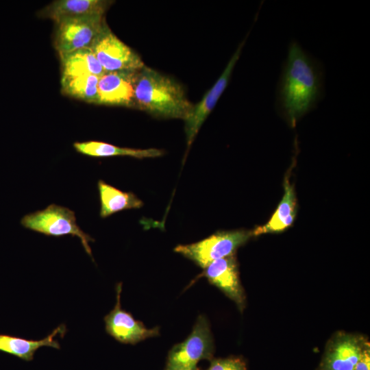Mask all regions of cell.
<instances>
[{
	"mask_svg": "<svg viewBox=\"0 0 370 370\" xmlns=\"http://www.w3.org/2000/svg\"><path fill=\"white\" fill-rule=\"evenodd\" d=\"M66 328L61 325L47 337L38 340H28L23 338L0 334V351L16 356L25 361H32L34 354L42 347L60 349V343L55 337L65 333Z\"/></svg>",
	"mask_w": 370,
	"mask_h": 370,
	"instance_id": "14",
	"label": "cell"
},
{
	"mask_svg": "<svg viewBox=\"0 0 370 370\" xmlns=\"http://www.w3.org/2000/svg\"><path fill=\"white\" fill-rule=\"evenodd\" d=\"M246 40L247 37L239 44L221 75L213 86L205 93L199 102L193 105L191 109L183 119L184 121L187 152L204 122L214 108L219 99L228 86L232 72L241 56Z\"/></svg>",
	"mask_w": 370,
	"mask_h": 370,
	"instance_id": "7",
	"label": "cell"
},
{
	"mask_svg": "<svg viewBox=\"0 0 370 370\" xmlns=\"http://www.w3.org/2000/svg\"><path fill=\"white\" fill-rule=\"evenodd\" d=\"M106 72L139 70L144 66L141 57L121 41L107 25L90 47Z\"/></svg>",
	"mask_w": 370,
	"mask_h": 370,
	"instance_id": "8",
	"label": "cell"
},
{
	"mask_svg": "<svg viewBox=\"0 0 370 370\" xmlns=\"http://www.w3.org/2000/svg\"><path fill=\"white\" fill-rule=\"evenodd\" d=\"M367 344L357 336L338 334L328 345L321 362L322 370H354Z\"/></svg>",
	"mask_w": 370,
	"mask_h": 370,
	"instance_id": "11",
	"label": "cell"
},
{
	"mask_svg": "<svg viewBox=\"0 0 370 370\" xmlns=\"http://www.w3.org/2000/svg\"><path fill=\"white\" fill-rule=\"evenodd\" d=\"M193 104L175 79L144 66L137 72L134 108L161 119H184Z\"/></svg>",
	"mask_w": 370,
	"mask_h": 370,
	"instance_id": "2",
	"label": "cell"
},
{
	"mask_svg": "<svg viewBox=\"0 0 370 370\" xmlns=\"http://www.w3.org/2000/svg\"><path fill=\"white\" fill-rule=\"evenodd\" d=\"M212 353L213 341L208 323L204 317L199 316L190 335L169 351L164 370H199L198 362L210 360Z\"/></svg>",
	"mask_w": 370,
	"mask_h": 370,
	"instance_id": "5",
	"label": "cell"
},
{
	"mask_svg": "<svg viewBox=\"0 0 370 370\" xmlns=\"http://www.w3.org/2000/svg\"><path fill=\"white\" fill-rule=\"evenodd\" d=\"M73 147L77 152L94 158L130 156L138 159H143L156 158L164 154L163 150L159 149H134L121 147L97 140L75 142L73 144Z\"/></svg>",
	"mask_w": 370,
	"mask_h": 370,
	"instance_id": "15",
	"label": "cell"
},
{
	"mask_svg": "<svg viewBox=\"0 0 370 370\" xmlns=\"http://www.w3.org/2000/svg\"><path fill=\"white\" fill-rule=\"evenodd\" d=\"M122 284L116 286V302L114 308L104 317L106 332L116 341L134 345L149 337L158 335V328H147L142 322L136 321L128 312L121 307Z\"/></svg>",
	"mask_w": 370,
	"mask_h": 370,
	"instance_id": "9",
	"label": "cell"
},
{
	"mask_svg": "<svg viewBox=\"0 0 370 370\" xmlns=\"http://www.w3.org/2000/svg\"><path fill=\"white\" fill-rule=\"evenodd\" d=\"M100 199L99 215L106 218L117 212L140 208L143 201L132 192H124L100 180L97 183Z\"/></svg>",
	"mask_w": 370,
	"mask_h": 370,
	"instance_id": "17",
	"label": "cell"
},
{
	"mask_svg": "<svg viewBox=\"0 0 370 370\" xmlns=\"http://www.w3.org/2000/svg\"><path fill=\"white\" fill-rule=\"evenodd\" d=\"M62 75H94L99 77L106 72L90 47L59 56Z\"/></svg>",
	"mask_w": 370,
	"mask_h": 370,
	"instance_id": "18",
	"label": "cell"
},
{
	"mask_svg": "<svg viewBox=\"0 0 370 370\" xmlns=\"http://www.w3.org/2000/svg\"><path fill=\"white\" fill-rule=\"evenodd\" d=\"M99 79L94 75H62V92L87 103L97 104Z\"/></svg>",
	"mask_w": 370,
	"mask_h": 370,
	"instance_id": "19",
	"label": "cell"
},
{
	"mask_svg": "<svg viewBox=\"0 0 370 370\" xmlns=\"http://www.w3.org/2000/svg\"><path fill=\"white\" fill-rule=\"evenodd\" d=\"M112 3L108 0H56L40 10L38 15L56 23L69 18L104 15Z\"/></svg>",
	"mask_w": 370,
	"mask_h": 370,
	"instance_id": "13",
	"label": "cell"
},
{
	"mask_svg": "<svg viewBox=\"0 0 370 370\" xmlns=\"http://www.w3.org/2000/svg\"><path fill=\"white\" fill-rule=\"evenodd\" d=\"M107 25L104 15L63 19L56 23L54 47L59 56L90 47Z\"/></svg>",
	"mask_w": 370,
	"mask_h": 370,
	"instance_id": "6",
	"label": "cell"
},
{
	"mask_svg": "<svg viewBox=\"0 0 370 370\" xmlns=\"http://www.w3.org/2000/svg\"><path fill=\"white\" fill-rule=\"evenodd\" d=\"M138 70L106 72L98 82V105L134 108V84Z\"/></svg>",
	"mask_w": 370,
	"mask_h": 370,
	"instance_id": "10",
	"label": "cell"
},
{
	"mask_svg": "<svg viewBox=\"0 0 370 370\" xmlns=\"http://www.w3.org/2000/svg\"><path fill=\"white\" fill-rule=\"evenodd\" d=\"M354 370H370L369 343L364 348L362 355Z\"/></svg>",
	"mask_w": 370,
	"mask_h": 370,
	"instance_id": "21",
	"label": "cell"
},
{
	"mask_svg": "<svg viewBox=\"0 0 370 370\" xmlns=\"http://www.w3.org/2000/svg\"><path fill=\"white\" fill-rule=\"evenodd\" d=\"M21 224L27 229L46 236H77L85 251L92 258L89 242L95 240L77 224L75 212L68 208L50 204L44 210L25 215L21 220Z\"/></svg>",
	"mask_w": 370,
	"mask_h": 370,
	"instance_id": "3",
	"label": "cell"
},
{
	"mask_svg": "<svg viewBox=\"0 0 370 370\" xmlns=\"http://www.w3.org/2000/svg\"><path fill=\"white\" fill-rule=\"evenodd\" d=\"M251 236L252 231L219 232L197 243L177 245L174 251L204 269L213 261L234 255Z\"/></svg>",
	"mask_w": 370,
	"mask_h": 370,
	"instance_id": "4",
	"label": "cell"
},
{
	"mask_svg": "<svg viewBox=\"0 0 370 370\" xmlns=\"http://www.w3.org/2000/svg\"><path fill=\"white\" fill-rule=\"evenodd\" d=\"M284 188L283 197L275 212L266 224L252 231L253 236L280 232L292 225L296 216V197L293 187L287 178L284 180Z\"/></svg>",
	"mask_w": 370,
	"mask_h": 370,
	"instance_id": "16",
	"label": "cell"
},
{
	"mask_svg": "<svg viewBox=\"0 0 370 370\" xmlns=\"http://www.w3.org/2000/svg\"><path fill=\"white\" fill-rule=\"evenodd\" d=\"M325 95L323 63L297 40L288 46L275 92V108L291 127L315 109Z\"/></svg>",
	"mask_w": 370,
	"mask_h": 370,
	"instance_id": "1",
	"label": "cell"
},
{
	"mask_svg": "<svg viewBox=\"0 0 370 370\" xmlns=\"http://www.w3.org/2000/svg\"><path fill=\"white\" fill-rule=\"evenodd\" d=\"M201 275L222 291L235 302L240 310H243L245 304V296L239 280L234 255L210 263L204 268Z\"/></svg>",
	"mask_w": 370,
	"mask_h": 370,
	"instance_id": "12",
	"label": "cell"
},
{
	"mask_svg": "<svg viewBox=\"0 0 370 370\" xmlns=\"http://www.w3.org/2000/svg\"><path fill=\"white\" fill-rule=\"evenodd\" d=\"M206 370H247L245 362L240 358L213 359Z\"/></svg>",
	"mask_w": 370,
	"mask_h": 370,
	"instance_id": "20",
	"label": "cell"
}]
</instances>
